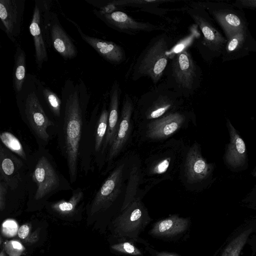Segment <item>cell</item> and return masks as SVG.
<instances>
[{"instance_id":"obj_1","label":"cell","mask_w":256,"mask_h":256,"mask_svg":"<svg viewBox=\"0 0 256 256\" xmlns=\"http://www.w3.org/2000/svg\"><path fill=\"white\" fill-rule=\"evenodd\" d=\"M89 98L81 80L76 83L67 80L62 88L61 116L56 123V134L58 148L66 160L71 184L78 178L80 145L87 122Z\"/></svg>"},{"instance_id":"obj_2","label":"cell","mask_w":256,"mask_h":256,"mask_svg":"<svg viewBox=\"0 0 256 256\" xmlns=\"http://www.w3.org/2000/svg\"><path fill=\"white\" fill-rule=\"evenodd\" d=\"M27 165L28 204L30 208L46 206L58 192L72 190L71 184L62 174L48 150L38 146Z\"/></svg>"},{"instance_id":"obj_3","label":"cell","mask_w":256,"mask_h":256,"mask_svg":"<svg viewBox=\"0 0 256 256\" xmlns=\"http://www.w3.org/2000/svg\"><path fill=\"white\" fill-rule=\"evenodd\" d=\"M135 153L128 151L116 161L106 178L86 205L89 218L114 214L116 216L120 212Z\"/></svg>"},{"instance_id":"obj_4","label":"cell","mask_w":256,"mask_h":256,"mask_svg":"<svg viewBox=\"0 0 256 256\" xmlns=\"http://www.w3.org/2000/svg\"><path fill=\"white\" fill-rule=\"evenodd\" d=\"M186 146L182 138H172L158 143L142 158L143 180L148 188L174 178L178 174Z\"/></svg>"},{"instance_id":"obj_5","label":"cell","mask_w":256,"mask_h":256,"mask_svg":"<svg viewBox=\"0 0 256 256\" xmlns=\"http://www.w3.org/2000/svg\"><path fill=\"white\" fill-rule=\"evenodd\" d=\"M108 108L104 102L100 110L99 104L95 106L84 128L80 145L79 166L86 175L94 162L98 171L104 170L106 158L104 147L106 138Z\"/></svg>"},{"instance_id":"obj_6","label":"cell","mask_w":256,"mask_h":256,"mask_svg":"<svg viewBox=\"0 0 256 256\" xmlns=\"http://www.w3.org/2000/svg\"><path fill=\"white\" fill-rule=\"evenodd\" d=\"M184 98L166 82L156 86L135 102L133 119L135 130L184 108Z\"/></svg>"},{"instance_id":"obj_7","label":"cell","mask_w":256,"mask_h":256,"mask_svg":"<svg viewBox=\"0 0 256 256\" xmlns=\"http://www.w3.org/2000/svg\"><path fill=\"white\" fill-rule=\"evenodd\" d=\"M28 197L27 165L2 144H0V210L10 200Z\"/></svg>"},{"instance_id":"obj_8","label":"cell","mask_w":256,"mask_h":256,"mask_svg":"<svg viewBox=\"0 0 256 256\" xmlns=\"http://www.w3.org/2000/svg\"><path fill=\"white\" fill-rule=\"evenodd\" d=\"M172 44V38L166 33L153 38L134 64L132 80L136 81L147 77L156 85L165 72L168 63V53Z\"/></svg>"},{"instance_id":"obj_9","label":"cell","mask_w":256,"mask_h":256,"mask_svg":"<svg viewBox=\"0 0 256 256\" xmlns=\"http://www.w3.org/2000/svg\"><path fill=\"white\" fill-rule=\"evenodd\" d=\"M164 74L167 86L183 98L192 96L200 84V68L188 48L174 54Z\"/></svg>"},{"instance_id":"obj_10","label":"cell","mask_w":256,"mask_h":256,"mask_svg":"<svg viewBox=\"0 0 256 256\" xmlns=\"http://www.w3.org/2000/svg\"><path fill=\"white\" fill-rule=\"evenodd\" d=\"M196 120L194 113L182 108L136 129L134 137L140 144L160 143L172 138L191 124H196Z\"/></svg>"},{"instance_id":"obj_11","label":"cell","mask_w":256,"mask_h":256,"mask_svg":"<svg viewBox=\"0 0 256 256\" xmlns=\"http://www.w3.org/2000/svg\"><path fill=\"white\" fill-rule=\"evenodd\" d=\"M23 122L33 136L38 146H46L52 134H56V124L45 112L37 95L32 92L17 100Z\"/></svg>"},{"instance_id":"obj_12","label":"cell","mask_w":256,"mask_h":256,"mask_svg":"<svg viewBox=\"0 0 256 256\" xmlns=\"http://www.w3.org/2000/svg\"><path fill=\"white\" fill-rule=\"evenodd\" d=\"M152 220L142 199H137L114 216L110 231L116 240H130L150 246L139 236Z\"/></svg>"},{"instance_id":"obj_13","label":"cell","mask_w":256,"mask_h":256,"mask_svg":"<svg viewBox=\"0 0 256 256\" xmlns=\"http://www.w3.org/2000/svg\"><path fill=\"white\" fill-rule=\"evenodd\" d=\"M213 170V164L203 157L198 142L187 145L178 174L186 189L191 192L200 190L210 180Z\"/></svg>"},{"instance_id":"obj_14","label":"cell","mask_w":256,"mask_h":256,"mask_svg":"<svg viewBox=\"0 0 256 256\" xmlns=\"http://www.w3.org/2000/svg\"><path fill=\"white\" fill-rule=\"evenodd\" d=\"M134 100L126 93L120 112L119 124L114 140L110 146L106 158V165L102 174H107L116 161L126 152L134 138L135 126L133 119L134 109Z\"/></svg>"},{"instance_id":"obj_15","label":"cell","mask_w":256,"mask_h":256,"mask_svg":"<svg viewBox=\"0 0 256 256\" xmlns=\"http://www.w3.org/2000/svg\"><path fill=\"white\" fill-rule=\"evenodd\" d=\"M186 12L202 34L200 42L197 46L202 54L204 50L210 53L219 52L226 40L216 29L206 10L199 4H190Z\"/></svg>"},{"instance_id":"obj_16","label":"cell","mask_w":256,"mask_h":256,"mask_svg":"<svg viewBox=\"0 0 256 256\" xmlns=\"http://www.w3.org/2000/svg\"><path fill=\"white\" fill-rule=\"evenodd\" d=\"M44 4L43 22L48 46L52 45L64 59L77 56L78 50L72 40L61 26L56 14L51 12L48 4Z\"/></svg>"},{"instance_id":"obj_17","label":"cell","mask_w":256,"mask_h":256,"mask_svg":"<svg viewBox=\"0 0 256 256\" xmlns=\"http://www.w3.org/2000/svg\"><path fill=\"white\" fill-rule=\"evenodd\" d=\"M94 13L110 27L129 34H136L140 32H151L164 30V26L149 22L138 21L126 13L120 10H113L108 13H102L94 10Z\"/></svg>"},{"instance_id":"obj_18","label":"cell","mask_w":256,"mask_h":256,"mask_svg":"<svg viewBox=\"0 0 256 256\" xmlns=\"http://www.w3.org/2000/svg\"><path fill=\"white\" fill-rule=\"evenodd\" d=\"M24 5V0H0V19L6 33L13 42L21 32Z\"/></svg>"},{"instance_id":"obj_19","label":"cell","mask_w":256,"mask_h":256,"mask_svg":"<svg viewBox=\"0 0 256 256\" xmlns=\"http://www.w3.org/2000/svg\"><path fill=\"white\" fill-rule=\"evenodd\" d=\"M42 12V7L37 3V1H35L29 30L34 40L35 60L39 69L42 68L44 62L48 60L46 49L48 44L46 38Z\"/></svg>"},{"instance_id":"obj_20","label":"cell","mask_w":256,"mask_h":256,"mask_svg":"<svg viewBox=\"0 0 256 256\" xmlns=\"http://www.w3.org/2000/svg\"><path fill=\"white\" fill-rule=\"evenodd\" d=\"M69 20L77 28L82 40L106 60L113 64H119L126 60V52L120 46L112 42L86 35L74 22Z\"/></svg>"},{"instance_id":"obj_21","label":"cell","mask_w":256,"mask_h":256,"mask_svg":"<svg viewBox=\"0 0 256 256\" xmlns=\"http://www.w3.org/2000/svg\"><path fill=\"white\" fill-rule=\"evenodd\" d=\"M142 166V158L136 152L132 164L125 198L120 212L135 200L142 199L150 190L144 184Z\"/></svg>"},{"instance_id":"obj_22","label":"cell","mask_w":256,"mask_h":256,"mask_svg":"<svg viewBox=\"0 0 256 256\" xmlns=\"http://www.w3.org/2000/svg\"><path fill=\"white\" fill-rule=\"evenodd\" d=\"M190 222L189 218L172 214L155 222L148 234L156 238H172L185 232L190 226Z\"/></svg>"},{"instance_id":"obj_23","label":"cell","mask_w":256,"mask_h":256,"mask_svg":"<svg viewBox=\"0 0 256 256\" xmlns=\"http://www.w3.org/2000/svg\"><path fill=\"white\" fill-rule=\"evenodd\" d=\"M121 90L119 83L115 80L110 92L108 117L106 138L104 147V155L106 158L108 150L116 136L120 121L119 104Z\"/></svg>"},{"instance_id":"obj_24","label":"cell","mask_w":256,"mask_h":256,"mask_svg":"<svg viewBox=\"0 0 256 256\" xmlns=\"http://www.w3.org/2000/svg\"><path fill=\"white\" fill-rule=\"evenodd\" d=\"M226 126L230 134V140L225 153V160L233 168L242 166L246 159L244 142L228 119L226 120Z\"/></svg>"},{"instance_id":"obj_25","label":"cell","mask_w":256,"mask_h":256,"mask_svg":"<svg viewBox=\"0 0 256 256\" xmlns=\"http://www.w3.org/2000/svg\"><path fill=\"white\" fill-rule=\"evenodd\" d=\"M84 193L80 187L72 190V194L68 200H61L48 202L46 207L50 212L63 217L71 216L81 212L84 204Z\"/></svg>"},{"instance_id":"obj_26","label":"cell","mask_w":256,"mask_h":256,"mask_svg":"<svg viewBox=\"0 0 256 256\" xmlns=\"http://www.w3.org/2000/svg\"><path fill=\"white\" fill-rule=\"evenodd\" d=\"M199 4L206 9L221 26L228 38L238 32L245 31L244 21L236 12L216 8L210 4Z\"/></svg>"},{"instance_id":"obj_27","label":"cell","mask_w":256,"mask_h":256,"mask_svg":"<svg viewBox=\"0 0 256 256\" xmlns=\"http://www.w3.org/2000/svg\"><path fill=\"white\" fill-rule=\"evenodd\" d=\"M2 144L8 149L16 154L26 163L32 153L19 138L9 131L2 132L0 134Z\"/></svg>"},{"instance_id":"obj_28","label":"cell","mask_w":256,"mask_h":256,"mask_svg":"<svg viewBox=\"0 0 256 256\" xmlns=\"http://www.w3.org/2000/svg\"><path fill=\"white\" fill-rule=\"evenodd\" d=\"M13 86L18 94L22 88L26 79V55L24 51L18 46L14 56Z\"/></svg>"},{"instance_id":"obj_29","label":"cell","mask_w":256,"mask_h":256,"mask_svg":"<svg viewBox=\"0 0 256 256\" xmlns=\"http://www.w3.org/2000/svg\"><path fill=\"white\" fill-rule=\"evenodd\" d=\"M42 92L44 100L52 115V118L56 124L61 116L62 99L48 88H43Z\"/></svg>"},{"instance_id":"obj_30","label":"cell","mask_w":256,"mask_h":256,"mask_svg":"<svg viewBox=\"0 0 256 256\" xmlns=\"http://www.w3.org/2000/svg\"><path fill=\"white\" fill-rule=\"evenodd\" d=\"M111 245L110 249L115 252L130 256H143V252L130 240H118Z\"/></svg>"},{"instance_id":"obj_31","label":"cell","mask_w":256,"mask_h":256,"mask_svg":"<svg viewBox=\"0 0 256 256\" xmlns=\"http://www.w3.org/2000/svg\"><path fill=\"white\" fill-rule=\"evenodd\" d=\"M170 2L167 0H114L111 2V4L114 6H131L141 8L142 10L148 9L153 10L156 8L158 6L163 2Z\"/></svg>"},{"instance_id":"obj_32","label":"cell","mask_w":256,"mask_h":256,"mask_svg":"<svg viewBox=\"0 0 256 256\" xmlns=\"http://www.w3.org/2000/svg\"><path fill=\"white\" fill-rule=\"evenodd\" d=\"M251 230L242 233L228 244L222 256H238Z\"/></svg>"},{"instance_id":"obj_33","label":"cell","mask_w":256,"mask_h":256,"mask_svg":"<svg viewBox=\"0 0 256 256\" xmlns=\"http://www.w3.org/2000/svg\"><path fill=\"white\" fill-rule=\"evenodd\" d=\"M245 31L238 32L228 38L226 51L228 54H233L242 48L246 38Z\"/></svg>"},{"instance_id":"obj_34","label":"cell","mask_w":256,"mask_h":256,"mask_svg":"<svg viewBox=\"0 0 256 256\" xmlns=\"http://www.w3.org/2000/svg\"><path fill=\"white\" fill-rule=\"evenodd\" d=\"M3 246V249L8 256H21L25 250L24 246L16 240H6Z\"/></svg>"},{"instance_id":"obj_35","label":"cell","mask_w":256,"mask_h":256,"mask_svg":"<svg viewBox=\"0 0 256 256\" xmlns=\"http://www.w3.org/2000/svg\"><path fill=\"white\" fill-rule=\"evenodd\" d=\"M146 250L150 253L151 256H180L174 252L156 250L152 248L150 246H146Z\"/></svg>"},{"instance_id":"obj_36","label":"cell","mask_w":256,"mask_h":256,"mask_svg":"<svg viewBox=\"0 0 256 256\" xmlns=\"http://www.w3.org/2000/svg\"><path fill=\"white\" fill-rule=\"evenodd\" d=\"M30 226L28 224H22L18 228V237L22 240L26 239L28 236L30 232Z\"/></svg>"},{"instance_id":"obj_37","label":"cell","mask_w":256,"mask_h":256,"mask_svg":"<svg viewBox=\"0 0 256 256\" xmlns=\"http://www.w3.org/2000/svg\"><path fill=\"white\" fill-rule=\"evenodd\" d=\"M236 6L248 8H256V0H238L236 2Z\"/></svg>"},{"instance_id":"obj_38","label":"cell","mask_w":256,"mask_h":256,"mask_svg":"<svg viewBox=\"0 0 256 256\" xmlns=\"http://www.w3.org/2000/svg\"><path fill=\"white\" fill-rule=\"evenodd\" d=\"M39 228H38L32 234L24 240L25 242L28 244H32L35 243L38 239L39 238Z\"/></svg>"},{"instance_id":"obj_39","label":"cell","mask_w":256,"mask_h":256,"mask_svg":"<svg viewBox=\"0 0 256 256\" xmlns=\"http://www.w3.org/2000/svg\"><path fill=\"white\" fill-rule=\"evenodd\" d=\"M0 256H6V252L4 249L1 250Z\"/></svg>"},{"instance_id":"obj_40","label":"cell","mask_w":256,"mask_h":256,"mask_svg":"<svg viewBox=\"0 0 256 256\" xmlns=\"http://www.w3.org/2000/svg\"><path fill=\"white\" fill-rule=\"evenodd\" d=\"M254 176L256 177V172L254 174Z\"/></svg>"},{"instance_id":"obj_41","label":"cell","mask_w":256,"mask_h":256,"mask_svg":"<svg viewBox=\"0 0 256 256\" xmlns=\"http://www.w3.org/2000/svg\"></svg>"}]
</instances>
